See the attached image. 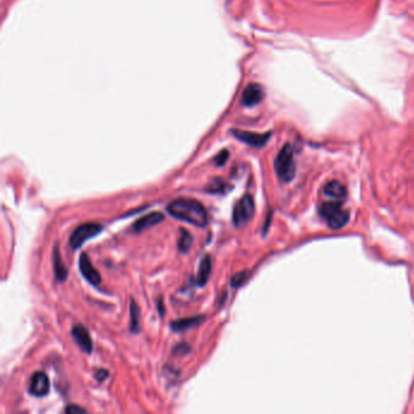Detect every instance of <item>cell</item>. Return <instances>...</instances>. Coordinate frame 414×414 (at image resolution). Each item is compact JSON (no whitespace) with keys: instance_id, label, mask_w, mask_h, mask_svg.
<instances>
[{"instance_id":"cell-1","label":"cell","mask_w":414,"mask_h":414,"mask_svg":"<svg viewBox=\"0 0 414 414\" xmlns=\"http://www.w3.org/2000/svg\"><path fill=\"white\" fill-rule=\"evenodd\" d=\"M167 210L175 219L185 221V223L191 224L194 226L204 227L207 225V210H205L204 205L197 200L179 198V200L173 201L167 207Z\"/></svg>"},{"instance_id":"cell-2","label":"cell","mask_w":414,"mask_h":414,"mask_svg":"<svg viewBox=\"0 0 414 414\" xmlns=\"http://www.w3.org/2000/svg\"><path fill=\"white\" fill-rule=\"evenodd\" d=\"M320 215L332 230H340L349 223L350 214L341 207V202H325L320 205Z\"/></svg>"},{"instance_id":"cell-3","label":"cell","mask_w":414,"mask_h":414,"mask_svg":"<svg viewBox=\"0 0 414 414\" xmlns=\"http://www.w3.org/2000/svg\"><path fill=\"white\" fill-rule=\"evenodd\" d=\"M274 170L278 179L283 182H290L295 176L296 167L294 160V151L289 144H286L274 159Z\"/></svg>"},{"instance_id":"cell-4","label":"cell","mask_w":414,"mask_h":414,"mask_svg":"<svg viewBox=\"0 0 414 414\" xmlns=\"http://www.w3.org/2000/svg\"><path fill=\"white\" fill-rule=\"evenodd\" d=\"M255 204L253 201L252 196L244 195L233 207L232 213V221L236 227H242L245 225L249 220L252 219L254 215Z\"/></svg>"},{"instance_id":"cell-5","label":"cell","mask_w":414,"mask_h":414,"mask_svg":"<svg viewBox=\"0 0 414 414\" xmlns=\"http://www.w3.org/2000/svg\"><path fill=\"white\" fill-rule=\"evenodd\" d=\"M101 231H102V226L100 224H83V225L78 226L73 231V233L71 235V238H69V245H71L72 249H79L85 242L99 235Z\"/></svg>"},{"instance_id":"cell-6","label":"cell","mask_w":414,"mask_h":414,"mask_svg":"<svg viewBox=\"0 0 414 414\" xmlns=\"http://www.w3.org/2000/svg\"><path fill=\"white\" fill-rule=\"evenodd\" d=\"M232 135L239 141L244 142V144L249 145V146L261 148L267 144L271 137V132H265V134H258V132L253 131H244L235 129L232 130Z\"/></svg>"},{"instance_id":"cell-7","label":"cell","mask_w":414,"mask_h":414,"mask_svg":"<svg viewBox=\"0 0 414 414\" xmlns=\"http://www.w3.org/2000/svg\"><path fill=\"white\" fill-rule=\"evenodd\" d=\"M50 390V381L44 372H36L31 377L28 391L32 396L44 397Z\"/></svg>"},{"instance_id":"cell-8","label":"cell","mask_w":414,"mask_h":414,"mask_svg":"<svg viewBox=\"0 0 414 414\" xmlns=\"http://www.w3.org/2000/svg\"><path fill=\"white\" fill-rule=\"evenodd\" d=\"M79 270H80V273L83 274V277L88 281L90 284L93 286H99L101 283V274L96 268L94 267L93 262L88 257L87 254H81L80 258H79Z\"/></svg>"},{"instance_id":"cell-9","label":"cell","mask_w":414,"mask_h":414,"mask_svg":"<svg viewBox=\"0 0 414 414\" xmlns=\"http://www.w3.org/2000/svg\"><path fill=\"white\" fill-rule=\"evenodd\" d=\"M262 99H264V89L260 84L257 83L249 84L242 94V103L245 107L257 106Z\"/></svg>"},{"instance_id":"cell-10","label":"cell","mask_w":414,"mask_h":414,"mask_svg":"<svg viewBox=\"0 0 414 414\" xmlns=\"http://www.w3.org/2000/svg\"><path fill=\"white\" fill-rule=\"evenodd\" d=\"M72 336H73V339L77 343V345L83 350L84 352L91 353L93 351V340H91V337L89 334V332L87 330V328L84 327L83 324H75L72 329Z\"/></svg>"},{"instance_id":"cell-11","label":"cell","mask_w":414,"mask_h":414,"mask_svg":"<svg viewBox=\"0 0 414 414\" xmlns=\"http://www.w3.org/2000/svg\"><path fill=\"white\" fill-rule=\"evenodd\" d=\"M164 217H165V215L160 213V211H153V213H150L145 215V216L140 217V219L132 225V230H134V232H142V231L151 229V227L162 223Z\"/></svg>"},{"instance_id":"cell-12","label":"cell","mask_w":414,"mask_h":414,"mask_svg":"<svg viewBox=\"0 0 414 414\" xmlns=\"http://www.w3.org/2000/svg\"><path fill=\"white\" fill-rule=\"evenodd\" d=\"M53 271H55V277L58 282H65L66 278L68 276V270L66 267L65 262L62 260L61 251H60V245L56 243L53 246Z\"/></svg>"},{"instance_id":"cell-13","label":"cell","mask_w":414,"mask_h":414,"mask_svg":"<svg viewBox=\"0 0 414 414\" xmlns=\"http://www.w3.org/2000/svg\"><path fill=\"white\" fill-rule=\"evenodd\" d=\"M324 195L333 201L343 202L346 197V188L341 182L333 180L324 186Z\"/></svg>"},{"instance_id":"cell-14","label":"cell","mask_w":414,"mask_h":414,"mask_svg":"<svg viewBox=\"0 0 414 414\" xmlns=\"http://www.w3.org/2000/svg\"><path fill=\"white\" fill-rule=\"evenodd\" d=\"M204 320H205V316H203V315L194 316V317H187V318H181V320L173 321L172 323H170V327H172V329L175 332H184V330L189 329V328H194V327H196V325L201 324Z\"/></svg>"},{"instance_id":"cell-15","label":"cell","mask_w":414,"mask_h":414,"mask_svg":"<svg viewBox=\"0 0 414 414\" xmlns=\"http://www.w3.org/2000/svg\"><path fill=\"white\" fill-rule=\"evenodd\" d=\"M211 273V259L210 255H204L202 258L200 267H198V272H197V278H196V282L200 287H203L207 284L208 280H209Z\"/></svg>"},{"instance_id":"cell-16","label":"cell","mask_w":414,"mask_h":414,"mask_svg":"<svg viewBox=\"0 0 414 414\" xmlns=\"http://www.w3.org/2000/svg\"><path fill=\"white\" fill-rule=\"evenodd\" d=\"M130 330L132 333L140 330V309L134 299L130 300Z\"/></svg>"},{"instance_id":"cell-17","label":"cell","mask_w":414,"mask_h":414,"mask_svg":"<svg viewBox=\"0 0 414 414\" xmlns=\"http://www.w3.org/2000/svg\"><path fill=\"white\" fill-rule=\"evenodd\" d=\"M192 243H194V237L187 230L180 229V238H179V251L181 253H187L191 249Z\"/></svg>"},{"instance_id":"cell-18","label":"cell","mask_w":414,"mask_h":414,"mask_svg":"<svg viewBox=\"0 0 414 414\" xmlns=\"http://www.w3.org/2000/svg\"><path fill=\"white\" fill-rule=\"evenodd\" d=\"M226 187H229V185L224 180L214 179L205 187V192H208V194H224V192H226Z\"/></svg>"},{"instance_id":"cell-19","label":"cell","mask_w":414,"mask_h":414,"mask_svg":"<svg viewBox=\"0 0 414 414\" xmlns=\"http://www.w3.org/2000/svg\"><path fill=\"white\" fill-rule=\"evenodd\" d=\"M246 276H248V271H242V272L236 273L235 276H232V278H231V286H232L233 288L242 286V284L244 283V281L246 280Z\"/></svg>"},{"instance_id":"cell-20","label":"cell","mask_w":414,"mask_h":414,"mask_svg":"<svg viewBox=\"0 0 414 414\" xmlns=\"http://www.w3.org/2000/svg\"><path fill=\"white\" fill-rule=\"evenodd\" d=\"M229 157H230V152H229V151H227V150H223L219 154H217L216 157H215L214 162H215V164H216L217 167H223L224 164H225V163L227 162V159H229Z\"/></svg>"},{"instance_id":"cell-21","label":"cell","mask_w":414,"mask_h":414,"mask_svg":"<svg viewBox=\"0 0 414 414\" xmlns=\"http://www.w3.org/2000/svg\"><path fill=\"white\" fill-rule=\"evenodd\" d=\"M189 350H191V347H189V345L188 344H179L178 346L175 347V349H174V353H175V355H181V356H184V355H186V353L187 352H189Z\"/></svg>"},{"instance_id":"cell-22","label":"cell","mask_w":414,"mask_h":414,"mask_svg":"<svg viewBox=\"0 0 414 414\" xmlns=\"http://www.w3.org/2000/svg\"><path fill=\"white\" fill-rule=\"evenodd\" d=\"M65 412L68 414H73V413H87V409L83 408V407H79L77 404H69L65 408Z\"/></svg>"},{"instance_id":"cell-23","label":"cell","mask_w":414,"mask_h":414,"mask_svg":"<svg viewBox=\"0 0 414 414\" xmlns=\"http://www.w3.org/2000/svg\"><path fill=\"white\" fill-rule=\"evenodd\" d=\"M95 378H96L97 381H103L106 378H108V372L105 371V369H99L95 373Z\"/></svg>"},{"instance_id":"cell-24","label":"cell","mask_w":414,"mask_h":414,"mask_svg":"<svg viewBox=\"0 0 414 414\" xmlns=\"http://www.w3.org/2000/svg\"><path fill=\"white\" fill-rule=\"evenodd\" d=\"M157 305H158V310H159V314L163 316V315H164V305H163L162 299H159V300H158Z\"/></svg>"}]
</instances>
